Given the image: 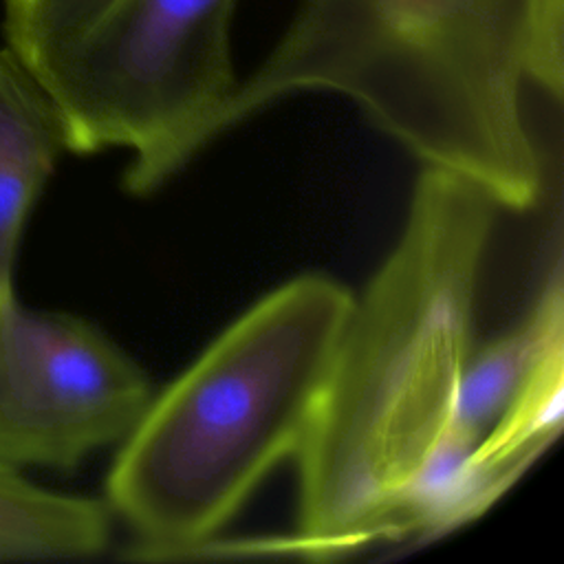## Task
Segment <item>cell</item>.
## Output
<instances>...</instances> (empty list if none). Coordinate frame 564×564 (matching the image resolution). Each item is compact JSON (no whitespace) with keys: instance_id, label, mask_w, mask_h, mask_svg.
I'll return each instance as SVG.
<instances>
[{"instance_id":"obj_5","label":"cell","mask_w":564,"mask_h":564,"mask_svg":"<svg viewBox=\"0 0 564 564\" xmlns=\"http://www.w3.org/2000/svg\"><path fill=\"white\" fill-rule=\"evenodd\" d=\"M150 399L145 372L90 322L0 311V463L75 469L123 441Z\"/></svg>"},{"instance_id":"obj_1","label":"cell","mask_w":564,"mask_h":564,"mask_svg":"<svg viewBox=\"0 0 564 564\" xmlns=\"http://www.w3.org/2000/svg\"><path fill=\"white\" fill-rule=\"evenodd\" d=\"M496 203L425 167L405 227L352 308L297 452L300 524L282 555L335 557L392 540L397 511L454 412Z\"/></svg>"},{"instance_id":"obj_2","label":"cell","mask_w":564,"mask_h":564,"mask_svg":"<svg viewBox=\"0 0 564 564\" xmlns=\"http://www.w3.org/2000/svg\"><path fill=\"white\" fill-rule=\"evenodd\" d=\"M355 101L425 167L498 207L535 205L529 97L564 95V0H300L238 79L225 128L295 93Z\"/></svg>"},{"instance_id":"obj_8","label":"cell","mask_w":564,"mask_h":564,"mask_svg":"<svg viewBox=\"0 0 564 564\" xmlns=\"http://www.w3.org/2000/svg\"><path fill=\"white\" fill-rule=\"evenodd\" d=\"M110 542V507L26 480L0 463V562L77 560Z\"/></svg>"},{"instance_id":"obj_3","label":"cell","mask_w":564,"mask_h":564,"mask_svg":"<svg viewBox=\"0 0 564 564\" xmlns=\"http://www.w3.org/2000/svg\"><path fill=\"white\" fill-rule=\"evenodd\" d=\"M352 295L300 275L240 315L156 399L108 474L110 507L141 535L132 557L176 560L207 542L317 414Z\"/></svg>"},{"instance_id":"obj_7","label":"cell","mask_w":564,"mask_h":564,"mask_svg":"<svg viewBox=\"0 0 564 564\" xmlns=\"http://www.w3.org/2000/svg\"><path fill=\"white\" fill-rule=\"evenodd\" d=\"M560 346H564V295L557 264L522 322L469 352L449 427L478 443L542 359Z\"/></svg>"},{"instance_id":"obj_4","label":"cell","mask_w":564,"mask_h":564,"mask_svg":"<svg viewBox=\"0 0 564 564\" xmlns=\"http://www.w3.org/2000/svg\"><path fill=\"white\" fill-rule=\"evenodd\" d=\"M238 0H2L4 46L51 97L73 152L128 148L145 194L225 132Z\"/></svg>"},{"instance_id":"obj_6","label":"cell","mask_w":564,"mask_h":564,"mask_svg":"<svg viewBox=\"0 0 564 564\" xmlns=\"http://www.w3.org/2000/svg\"><path fill=\"white\" fill-rule=\"evenodd\" d=\"M68 150L62 119L26 66L0 48V311L13 306L15 267L29 216Z\"/></svg>"}]
</instances>
